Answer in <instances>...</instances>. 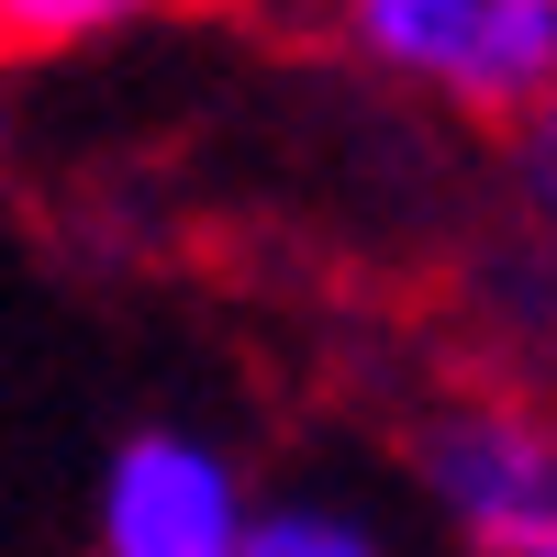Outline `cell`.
<instances>
[{
	"instance_id": "6da1fadb",
	"label": "cell",
	"mask_w": 557,
	"mask_h": 557,
	"mask_svg": "<svg viewBox=\"0 0 557 557\" xmlns=\"http://www.w3.org/2000/svg\"><path fill=\"white\" fill-rule=\"evenodd\" d=\"M357 78L446 123H513L557 89V0H312Z\"/></svg>"
},
{
	"instance_id": "7a4b0ae2",
	"label": "cell",
	"mask_w": 557,
	"mask_h": 557,
	"mask_svg": "<svg viewBox=\"0 0 557 557\" xmlns=\"http://www.w3.org/2000/svg\"><path fill=\"white\" fill-rule=\"evenodd\" d=\"M412 491L457 557H557V412L524 391H457L412 435Z\"/></svg>"
},
{
	"instance_id": "3957f363",
	"label": "cell",
	"mask_w": 557,
	"mask_h": 557,
	"mask_svg": "<svg viewBox=\"0 0 557 557\" xmlns=\"http://www.w3.org/2000/svg\"><path fill=\"white\" fill-rule=\"evenodd\" d=\"M257 491L235 469V446L201 424H134L101 457L89 491V557H235Z\"/></svg>"
},
{
	"instance_id": "277c9868",
	"label": "cell",
	"mask_w": 557,
	"mask_h": 557,
	"mask_svg": "<svg viewBox=\"0 0 557 557\" xmlns=\"http://www.w3.org/2000/svg\"><path fill=\"white\" fill-rule=\"evenodd\" d=\"M190 0H0V57H78V45L146 34Z\"/></svg>"
},
{
	"instance_id": "5b68a950",
	"label": "cell",
	"mask_w": 557,
	"mask_h": 557,
	"mask_svg": "<svg viewBox=\"0 0 557 557\" xmlns=\"http://www.w3.org/2000/svg\"><path fill=\"white\" fill-rule=\"evenodd\" d=\"M235 557H391V546H380V524H368L357 502H335V491H278V502L246 513V546H235Z\"/></svg>"
},
{
	"instance_id": "8992f818",
	"label": "cell",
	"mask_w": 557,
	"mask_h": 557,
	"mask_svg": "<svg viewBox=\"0 0 557 557\" xmlns=\"http://www.w3.org/2000/svg\"><path fill=\"white\" fill-rule=\"evenodd\" d=\"M502 157H513V201H524V223H546V235H557V89L502 123Z\"/></svg>"
}]
</instances>
